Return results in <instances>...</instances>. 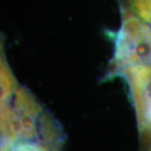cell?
Masks as SVG:
<instances>
[{
	"label": "cell",
	"mask_w": 151,
	"mask_h": 151,
	"mask_svg": "<svg viewBox=\"0 0 151 151\" xmlns=\"http://www.w3.org/2000/svg\"><path fill=\"white\" fill-rule=\"evenodd\" d=\"M122 18L111 75L129 66L151 63V26L125 8H122Z\"/></svg>",
	"instance_id": "obj_1"
},
{
	"label": "cell",
	"mask_w": 151,
	"mask_h": 151,
	"mask_svg": "<svg viewBox=\"0 0 151 151\" xmlns=\"http://www.w3.org/2000/svg\"><path fill=\"white\" fill-rule=\"evenodd\" d=\"M124 7L151 25V0H124Z\"/></svg>",
	"instance_id": "obj_2"
}]
</instances>
